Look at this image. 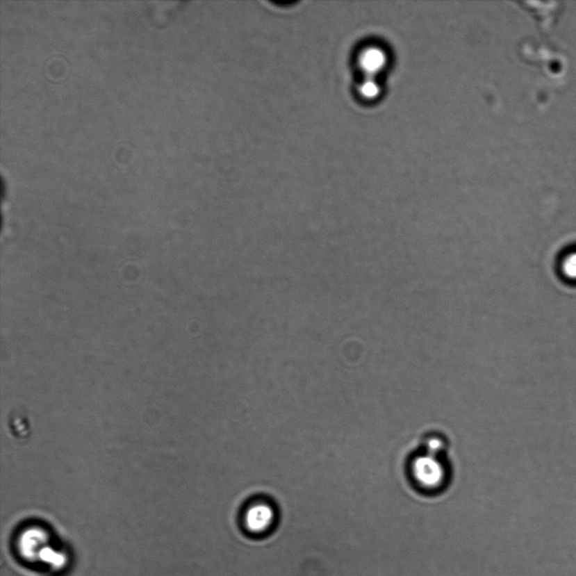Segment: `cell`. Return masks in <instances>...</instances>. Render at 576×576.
I'll return each instance as SVG.
<instances>
[{"instance_id": "obj_1", "label": "cell", "mask_w": 576, "mask_h": 576, "mask_svg": "<svg viewBox=\"0 0 576 576\" xmlns=\"http://www.w3.org/2000/svg\"><path fill=\"white\" fill-rule=\"evenodd\" d=\"M423 440L421 454L412 460L410 472L418 487L431 491L443 486L445 482L444 453L447 443L443 438L436 435L426 436Z\"/></svg>"}, {"instance_id": "obj_2", "label": "cell", "mask_w": 576, "mask_h": 576, "mask_svg": "<svg viewBox=\"0 0 576 576\" xmlns=\"http://www.w3.org/2000/svg\"><path fill=\"white\" fill-rule=\"evenodd\" d=\"M49 534L44 528L31 527L22 532L17 542L19 554L31 563L38 561L43 548L49 545Z\"/></svg>"}, {"instance_id": "obj_3", "label": "cell", "mask_w": 576, "mask_h": 576, "mask_svg": "<svg viewBox=\"0 0 576 576\" xmlns=\"http://www.w3.org/2000/svg\"><path fill=\"white\" fill-rule=\"evenodd\" d=\"M275 516L274 507L266 500H256L245 511L244 524L252 534H263L274 524Z\"/></svg>"}, {"instance_id": "obj_4", "label": "cell", "mask_w": 576, "mask_h": 576, "mask_svg": "<svg viewBox=\"0 0 576 576\" xmlns=\"http://www.w3.org/2000/svg\"><path fill=\"white\" fill-rule=\"evenodd\" d=\"M39 560L45 563H49L54 569L61 570L66 566L67 557L65 554L58 552L52 547L47 545L41 552Z\"/></svg>"}, {"instance_id": "obj_5", "label": "cell", "mask_w": 576, "mask_h": 576, "mask_svg": "<svg viewBox=\"0 0 576 576\" xmlns=\"http://www.w3.org/2000/svg\"><path fill=\"white\" fill-rule=\"evenodd\" d=\"M384 55L379 52L378 50L370 49L362 54L361 65L362 68L366 71L374 72V71L377 70L384 64Z\"/></svg>"}, {"instance_id": "obj_6", "label": "cell", "mask_w": 576, "mask_h": 576, "mask_svg": "<svg viewBox=\"0 0 576 576\" xmlns=\"http://www.w3.org/2000/svg\"><path fill=\"white\" fill-rule=\"evenodd\" d=\"M562 270L567 278L576 280V252H571L563 259Z\"/></svg>"}, {"instance_id": "obj_7", "label": "cell", "mask_w": 576, "mask_h": 576, "mask_svg": "<svg viewBox=\"0 0 576 576\" xmlns=\"http://www.w3.org/2000/svg\"><path fill=\"white\" fill-rule=\"evenodd\" d=\"M376 85L372 82H366L361 86V92L365 97H372L377 92Z\"/></svg>"}]
</instances>
